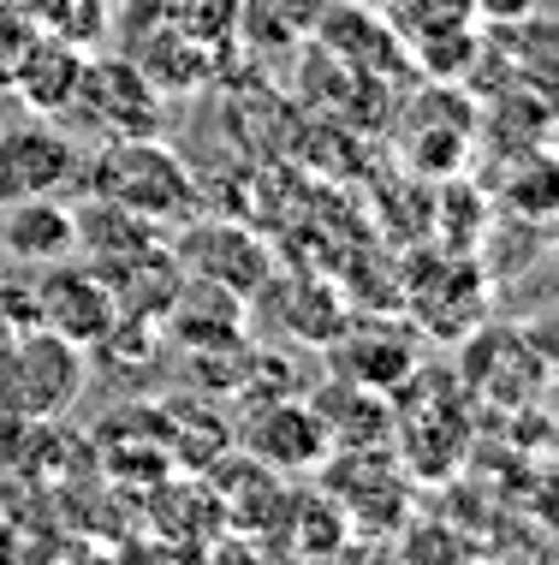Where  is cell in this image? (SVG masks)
Wrapping results in <instances>:
<instances>
[{
	"mask_svg": "<svg viewBox=\"0 0 559 565\" xmlns=\"http://www.w3.org/2000/svg\"><path fill=\"white\" fill-rule=\"evenodd\" d=\"M471 131H476L471 102L459 96V84L434 78L429 89H417V102L399 119V156L422 179H452L471 161Z\"/></svg>",
	"mask_w": 559,
	"mask_h": 565,
	"instance_id": "277c9868",
	"label": "cell"
},
{
	"mask_svg": "<svg viewBox=\"0 0 559 565\" xmlns=\"http://www.w3.org/2000/svg\"><path fill=\"white\" fill-rule=\"evenodd\" d=\"M30 24L49 30L60 42H78V49H96L108 36L114 12L108 0H30Z\"/></svg>",
	"mask_w": 559,
	"mask_h": 565,
	"instance_id": "e0dca14e",
	"label": "cell"
},
{
	"mask_svg": "<svg viewBox=\"0 0 559 565\" xmlns=\"http://www.w3.org/2000/svg\"><path fill=\"white\" fill-rule=\"evenodd\" d=\"M84 179V156L49 114L0 126V203L7 196H60Z\"/></svg>",
	"mask_w": 559,
	"mask_h": 565,
	"instance_id": "5b68a950",
	"label": "cell"
},
{
	"mask_svg": "<svg viewBox=\"0 0 559 565\" xmlns=\"http://www.w3.org/2000/svg\"><path fill=\"white\" fill-rule=\"evenodd\" d=\"M471 12H482L488 24H518L530 12H541V0H471Z\"/></svg>",
	"mask_w": 559,
	"mask_h": 565,
	"instance_id": "ffe728a7",
	"label": "cell"
},
{
	"mask_svg": "<svg viewBox=\"0 0 559 565\" xmlns=\"http://www.w3.org/2000/svg\"><path fill=\"white\" fill-rule=\"evenodd\" d=\"M0 12L7 19H30V0H0Z\"/></svg>",
	"mask_w": 559,
	"mask_h": 565,
	"instance_id": "44dd1931",
	"label": "cell"
},
{
	"mask_svg": "<svg viewBox=\"0 0 559 565\" xmlns=\"http://www.w3.org/2000/svg\"><path fill=\"white\" fill-rule=\"evenodd\" d=\"M24 36H30V19H7V12H0V89L12 84V66H19Z\"/></svg>",
	"mask_w": 559,
	"mask_h": 565,
	"instance_id": "d6986e66",
	"label": "cell"
},
{
	"mask_svg": "<svg viewBox=\"0 0 559 565\" xmlns=\"http://www.w3.org/2000/svg\"><path fill=\"white\" fill-rule=\"evenodd\" d=\"M280 512H286L280 524L292 530V536H286V547H292V554H340L345 536H352V518H345V507L327 494V488L286 494Z\"/></svg>",
	"mask_w": 559,
	"mask_h": 565,
	"instance_id": "9a60e30c",
	"label": "cell"
},
{
	"mask_svg": "<svg viewBox=\"0 0 559 565\" xmlns=\"http://www.w3.org/2000/svg\"><path fill=\"white\" fill-rule=\"evenodd\" d=\"M173 263H185L203 286H221L233 298H250L268 280V250L245 226H196L185 244H173Z\"/></svg>",
	"mask_w": 559,
	"mask_h": 565,
	"instance_id": "7c38bea8",
	"label": "cell"
},
{
	"mask_svg": "<svg viewBox=\"0 0 559 565\" xmlns=\"http://www.w3.org/2000/svg\"><path fill=\"white\" fill-rule=\"evenodd\" d=\"M0 256L19 268L78 256V215L60 196H7L0 209Z\"/></svg>",
	"mask_w": 559,
	"mask_h": 565,
	"instance_id": "8fae6325",
	"label": "cell"
},
{
	"mask_svg": "<svg viewBox=\"0 0 559 565\" xmlns=\"http://www.w3.org/2000/svg\"><path fill=\"white\" fill-rule=\"evenodd\" d=\"M250 7L268 12L286 42H298V36H315V24H322V12L334 7V0H250Z\"/></svg>",
	"mask_w": 559,
	"mask_h": 565,
	"instance_id": "ac0fdd59",
	"label": "cell"
},
{
	"mask_svg": "<svg viewBox=\"0 0 559 565\" xmlns=\"http://www.w3.org/2000/svg\"><path fill=\"white\" fill-rule=\"evenodd\" d=\"M411 292V316L434 340H464L482 322V303H488V286H482V268L464 263L459 250L422 263V280L405 286Z\"/></svg>",
	"mask_w": 559,
	"mask_h": 565,
	"instance_id": "ba28073f",
	"label": "cell"
},
{
	"mask_svg": "<svg viewBox=\"0 0 559 565\" xmlns=\"http://www.w3.org/2000/svg\"><path fill=\"white\" fill-rule=\"evenodd\" d=\"M7 333H12V322H7V310H0V345H7Z\"/></svg>",
	"mask_w": 559,
	"mask_h": 565,
	"instance_id": "7402d4cb",
	"label": "cell"
},
{
	"mask_svg": "<svg viewBox=\"0 0 559 565\" xmlns=\"http://www.w3.org/2000/svg\"><path fill=\"white\" fill-rule=\"evenodd\" d=\"M238 12H245V0H131V30L168 24V30H179V36L233 49L238 42Z\"/></svg>",
	"mask_w": 559,
	"mask_h": 565,
	"instance_id": "5bb4252c",
	"label": "cell"
},
{
	"mask_svg": "<svg viewBox=\"0 0 559 565\" xmlns=\"http://www.w3.org/2000/svg\"><path fill=\"white\" fill-rule=\"evenodd\" d=\"M238 447L262 470H275V477H310V470H327V458H334L322 417L304 399H275V405L250 411Z\"/></svg>",
	"mask_w": 559,
	"mask_h": 565,
	"instance_id": "52a82bcc",
	"label": "cell"
},
{
	"mask_svg": "<svg viewBox=\"0 0 559 565\" xmlns=\"http://www.w3.org/2000/svg\"><path fill=\"white\" fill-rule=\"evenodd\" d=\"M89 381V351L54 328H19L0 345V417L60 423Z\"/></svg>",
	"mask_w": 559,
	"mask_h": 565,
	"instance_id": "7a4b0ae2",
	"label": "cell"
},
{
	"mask_svg": "<svg viewBox=\"0 0 559 565\" xmlns=\"http://www.w3.org/2000/svg\"><path fill=\"white\" fill-rule=\"evenodd\" d=\"M36 328H54L66 333L72 345L96 351L114 340L119 328V292L108 274L96 268H78L66 256V263H42V280H36Z\"/></svg>",
	"mask_w": 559,
	"mask_h": 565,
	"instance_id": "3957f363",
	"label": "cell"
},
{
	"mask_svg": "<svg viewBox=\"0 0 559 565\" xmlns=\"http://www.w3.org/2000/svg\"><path fill=\"white\" fill-rule=\"evenodd\" d=\"M78 185L89 196H108V203L131 209V215L155 221V226L196 221V209H203L196 173L185 167V156H179L173 143H161V137H108V143L84 161Z\"/></svg>",
	"mask_w": 559,
	"mask_h": 565,
	"instance_id": "6da1fadb",
	"label": "cell"
},
{
	"mask_svg": "<svg viewBox=\"0 0 559 565\" xmlns=\"http://www.w3.org/2000/svg\"><path fill=\"white\" fill-rule=\"evenodd\" d=\"M108 137H161L168 131V96L138 72V60L119 54V60H84V78H78V102Z\"/></svg>",
	"mask_w": 559,
	"mask_h": 565,
	"instance_id": "8992f818",
	"label": "cell"
},
{
	"mask_svg": "<svg viewBox=\"0 0 559 565\" xmlns=\"http://www.w3.org/2000/svg\"><path fill=\"white\" fill-rule=\"evenodd\" d=\"M501 203H506L518 221H530V226H548V221H553L559 173H553V156H548V149H524V156H512V167L501 173Z\"/></svg>",
	"mask_w": 559,
	"mask_h": 565,
	"instance_id": "2e32d148",
	"label": "cell"
},
{
	"mask_svg": "<svg viewBox=\"0 0 559 565\" xmlns=\"http://www.w3.org/2000/svg\"><path fill=\"white\" fill-rule=\"evenodd\" d=\"M131 60L161 96H191V89L215 84L221 72V49L215 42H196V36H179L168 24H149V30H131Z\"/></svg>",
	"mask_w": 559,
	"mask_h": 565,
	"instance_id": "4fadbf2b",
	"label": "cell"
},
{
	"mask_svg": "<svg viewBox=\"0 0 559 565\" xmlns=\"http://www.w3.org/2000/svg\"><path fill=\"white\" fill-rule=\"evenodd\" d=\"M84 60L89 49H78V42H60L49 36V30L30 24L24 49H19V66H12V96L24 102L30 114H72V102H78V78H84Z\"/></svg>",
	"mask_w": 559,
	"mask_h": 565,
	"instance_id": "30bf717a",
	"label": "cell"
},
{
	"mask_svg": "<svg viewBox=\"0 0 559 565\" xmlns=\"http://www.w3.org/2000/svg\"><path fill=\"white\" fill-rule=\"evenodd\" d=\"M327 363H334L340 381H357V387H375V393H399L417 375V340L393 322H352L327 340Z\"/></svg>",
	"mask_w": 559,
	"mask_h": 565,
	"instance_id": "9c48e42d",
	"label": "cell"
}]
</instances>
